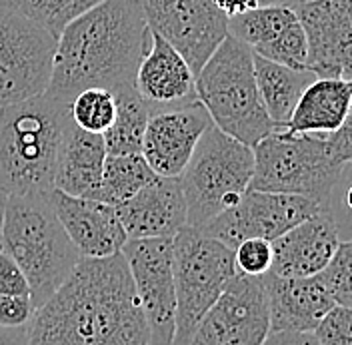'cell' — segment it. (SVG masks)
<instances>
[{"mask_svg": "<svg viewBox=\"0 0 352 345\" xmlns=\"http://www.w3.org/2000/svg\"><path fill=\"white\" fill-rule=\"evenodd\" d=\"M0 296L30 298V287L19 263L0 250Z\"/></svg>", "mask_w": 352, "mask_h": 345, "instance_id": "d6a6232c", "label": "cell"}, {"mask_svg": "<svg viewBox=\"0 0 352 345\" xmlns=\"http://www.w3.org/2000/svg\"><path fill=\"white\" fill-rule=\"evenodd\" d=\"M336 305L351 307L352 303V243L351 239L340 241L338 250L329 263L316 274Z\"/></svg>", "mask_w": 352, "mask_h": 345, "instance_id": "f1b7e54d", "label": "cell"}, {"mask_svg": "<svg viewBox=\"0 0 352 345\" xmlns=\"http://www.w3.org/2000/svg\"><path fill=\"white\" fill-rule=\"evenodd\" d=\"M254 154L250 190L308 198L322 208L332 192L351 178V120L330 134H292L276 130Z\"/></svg>", "mask_w": 352, "mask_h": 345, "instance_id": "3957f363", "label": "cell"}, {"mask_svg": "<svg viewBox=\"0 0 352 345\" xmlns=\"http://www.w3.org/2000/svg\"><path fill=\"white\" fill-rule=\"evenodd\" d=\"M226 30L266 60L307 70V38L294 8H252L228 19Z\"/></svg>", "mask_w": 352, "mask_h": 345, "instance_id": "2e32d148", "label": "cell"}, {"mask_svg": "<svg viewBox=\"0 0 352 345\" xmlns=\"http://www.w3.org/2000/svg\"><path fill=\"white\" fill-rule=\"evenodd\" d=\"M210 126L212 120L200 102L153 114L144 130L140 156L156 176L178 178L184 172L198 140Z\"/></svg>", "mask_w": 352, "mask_h": 345, "instance_id": "9a60e30c", "label": "cell"}, {"mask_svg": "<svg viewBox=\"0 0 352 345\" xmlns=\"http://www.w3.org/2000/svg\"><path fill=\"white\" fill-rule=\"evenodd\" d=\"M254 80L268 118L278 130H285L286 122L307 86L316 78L310 70H298L290 66L266 60L252 52Z\"/></svg>", "mask_w": 352, "mask_h": 345, "instance_id": "cb8c5ba5", "label": "cell"}, {"mask_svg": "<svg viewBox=\"0 0 352 345\" xmlns=\"http://www.w3.org/2000/svg\"><path fill=\"white\" fill-rule=\"evenodd\" d=\"M4 204H6V194L0 190V237H2V217H4Z\"/></svg>", "mask_w": 352, "mask_h": 345, "instance_id": "8d00e7d4", "label": "cell"}, {"mask_svg": "<svg viewBox=\"0 0 352 345\" xmlns=\"http://www.w3.org/2000/svg\"><path fill=\"white\" fill-rule=\"evenodd\" d=\"M197 94L212 124L250 148L278 130L256 88L252 50L232 36H226L198 70Z\"/></svg>", "mask_w": 352, "mask_h": 345, "instance_id": "8992f818", "label": "cell"}, {"mask_svg": "<svg viewBox=\"0 0 352 345\" xmlns=\"http://www.w3.org/2000/svg\"><path fill=\"white\" fill-rule=\"evenodd\" d=\"M258 8H268V6H285V8H294L298 0H256Z\"/></svg>", "mask_w": 352, "mask_h": 345, "instance_id": "d590c367", "label": "cell"}, {"mask_svg": "<svg viewBox=\"0 0 352 345\" xmlns=\"http://www.w3.org/2000/svg\"><path fill=\"white\" fill-rule=\"evenodd\" d=\"M270 333H312L322 316L336 303L316 276L312 278H276L263 276Z\"/></svg>", "mask_w": 352, "mask_h": 345, "instance_id": "44dd1931", "label": "cell"}, {"mask_svg": "<svg viewBox=\"0 0 352 345\" xmlns=\"http://www.w3.org/2000/svg\"><path fill=\"white\" fill-rule=\"evenodd\" d=\"M272 265V241L263 237H248L234 248L236 274L261 278Z\"/></svg>", "mask_w": 352, "mask_h": 345, "instance_id": "f546056e", "label": "cell"}, {"mask_svg": "<svg viewBox=\"0 0 352 345\" xmlns=\"http://www.w3.org/2000/svg\"><path fill=\"white\" fill-rule=\"evenodd\" d=\"M151 32L176 48L198 74L228 36V19L212 0H138Z\"/></svg>", "mask_w": 352, "mask_h": 345, "instance_id": "7c38bea8", "label": "cell"}, {"mask_svg": "<svg viewBox=\"0 0 352 345\" xmlns=\"http://www.w3.org/2000/svg\"><path fill=\"white\" fill-rule=\"evenodd\" d=\"M136 298L151 333V345H173L176 296L173 254L175 237L126 239L122 246Z\"/></svg>", "mask_w": 352, "mask_h": 345, "instance_id": "30bf717a", "label": "cell"}, {"mask_svg": "<svg viewBox=\"0 0 352 345\" xmlns=\"http://www.w3.org/2000/svg\"><path fill=\"white\" fill-rule=\"evenodd\" d=\"M68 104L48 92L0 108V190L6 195L48 194L65 130Z\"/></svg>", "mask_w": 352, "mask_h": 345, "instance_id": "277c9868", "label": "cell"}, {"mask_svg": "<svg viewBox=\"0 0 352 345\" xmlns=\"http://www.w3.org/2000/svg\"><path fill=\"white\" fill-rule=\"evenodd\" d=\"M300 2H310V0H298V4H300Z\"/></svg>", "mask_w": 352, "mask_h": 345, "instance_id": "74e56055", "label": "cell"}, {"mask_svg": "<svg viewBox=\"0 0 352 345\" xmlns=\"http://www.w3.org/2000/svg\"><path fill=\"white\" fill-rule=\"evenodd\" d=\"M263 345H318L312 333H270Z\"/></svg>", "mask_w": 352, "mask_h": 345, "instance_id": "836d02e7", "label": "cell"}, {"mask_svg": "<svg viewBox=\"0 0 352 345\" xmlns=\"http://www.w3.org/2000/svg\"><path fill=\"white\" fill-rule=\"evenodd\" d=\"M318 210L320 208L316 202L302 195L261 192L248 188L234 208L222 212L202 228L195 230L234 250L248 237H263L272 241Z\"/></svg>", "mask_w": 352, "mask_h": 345, "instance_id": "4fadbf2b", "label": "cell"}, {"mask_svg": "<svg viewBox=\"0 0 352 345\" xmlns=\"http://www.w3.org/2000/svg\"><path fill=\"white\" fill-rule=\"evenodd\" d=\"M148 46L151 28L140 2L102 0L60 32L46 92L70 106L87 88L132 86Z\"/></svg>", "mask_w": 352, "mask_h": 345, "instance_id": "7a4b0ae2", "label": "cell"}, {"mask_svg": "<svg viewBox=\"0 0 352 345\" xmlns=\"http://www.w3.org/2000/svg\"><path fill=\"white\" fill-rule=\"evenodd\" d=\"M312 337L318 345H352V311L351 307L334 305L322 316L312 329Z\"/></svg>", "mask_w": 352, "mask_h": 345, "instance_id": "4dcf8cb0", "label": "cell"}, {"mask_svg": "<svg viewBox=\"0 0 352 345\" xmlns=\"http://www.w3.org/2000/svg\"><path fill=\"white\" fill-rule=\"evenodd\" d=\"M134 90L151 116L198 102L197 74L176 48L154 32H151V46L136 68Z\"/></svg>", "mask_w": 352, "mask_h": 345, "instance_id": "e0dca14e", "label": "cell"}, {"mask_svg": "<svg viewBox=\"0 0 352 345\" xmlns=\"http://www.w3.org/2000/svg\"><path fill=\"white\" fill-rule=\"evenodd\" d=\"M340 241L344 237L336 222L318 210L272 239L270 274L276 278H312L332 259Z\"/></svg>", "mask_w": 352, "mask_h": 345, "instance_id": "ac0fdd59", "label": "cell"}, {"mask_svg": "<svg viewBox=\"0 0 352 345\" xmlns=\"http://www.w3.org/2000/svg\"><path fill=\"white\" fill-rule=\"evenodd\" d=\"M307 38V70L316 78H352V0L294 6Z\"/></svg>", "mask_w": 352, "mask_h": 345, "instance_id": "5bb4252c", "label": "cell"}, {"mask_svg": "<svg viewBox=\"0 0 352 345\" xmlns=\"http://www.w3.org/2000/svg\"><path fill=\"white\" fill-rule=\"evenodd\" d=\"M30 324L21 327H2L0 325V345H28Z\"/></svg>", "mask_w": 352, "mask_h": 345, "instance_id": "e575fe53", "label": "cell"}, {"mask_svg": "<svg viewBox=\"0 0 352 345\" xmlns=\"http://www.w3.org/2000/svg\"><path fill=\"white\" fill-rule=\"evenodd\" d=\"M28 345H151L122 252L80 258L68 280L34 311Z\"/></svg>", "mask_w": 352, "mask_h": 345, "instance_id": "6da1fadb", "label": "cell"}, {"mask_svg": "<svg viewBox=\"0 0 352 345\" xmlns=\"http://www.w3.org/2000/svg\"><path fill=\"white\" fill-rule=\"evenodd\" d=\"M352 84L344 78H314L298 98L285 130L292 134H330L351 120Z\"/></svg>", "mask_w": 352, "mask_h": 345, "instance_id": "603a6c76", "label": "cell"}, {"mask_svg": "<svg viewBox=\"0 0 352 345\" xmlns=\"http://www.w3.org/2000/svg\"><path fill=\"white\" fill-rule=\"evenodd\" d=\"M50 204L80 258L114 256L129 239L114 208L104 202L52 190Z\"/></svg>", "mask_w": 352, "mask_h": 345, "instance_id": "d6986e66", "label": "cell"}, {"mask_svg": "<svg viewBox=\"0 0 352 345\" xmlns=\"http://www.w3.org/2000/svg\"><path fill=\"white\" fill-rule=\"evenodd\" d=\"M252 148L220 132L214 124L202 134L184 172L178 176L186 200V226L202 228L234 208L250 188Z\"/></svg>", "mask_w": 352, "mask_h": 345, "instance_id": "52a82bcc", "label": "cell"}, {"mask_svg": "<svg viewBox=\"0 0 352 345\" xmlns=\"http://www.w3.org/2000/svg\"><path fill=\"white\" fill-rule=\"evenodd\" d=\"M112 94L116 102V112H114L112 124L102 134L107 154H112V156L140 154L151 112L146 110L144 102L136 94L134 84L116 88L112 90Z\"/></svg>", "mask_w": 352, "mask_h": 345, "instance_id": "d4e9b609", "label": "cell"}, {"mask_svg": "<svg viewBox=\"0 0 352 345\" xmlns=\"http://www.w3.org/2000/svg\"><path fill=\"white\" fill-rule=\"evenodd\" d=\"M56 40L43 26L0 0V108L46 92Z\"/></svg>", "mask_w": 352, "mask_h": 345, "instance_id": "9c48e42d", "label": "cell"}, {"mask_svg": "<svg viewBox=\"0 0 352 345\" xmlns=\"http://www.w3.org/2000/svg\"><path fill=\"white\" fill-rule=\"evenodd\" d=\"M36 307L30 298L19 296H0V325L2 327H21L28 325L34 318Z\"/></svg>", "mask_w": 352, "mask_h": 345, "instance_id": "1f68e13d", "label": "cell"}, {"mask_svg": "<svg viewBox=\"0 0 352 345\" xmlns=\"http://www.w3.org/2000/svg\"><path fill=\"white\" fill-rule=\"evenodd\" d=\"M114 212L129 239L175 237L186 228V200L178 178L156 176Z\"/></svg>", "mask_w": 352, "mask_h": 345, "instance_id": "ffe728a7", "label": "cell"}, {"mask_svg": "<svg viewBox=\"0 0 352 345\" xmlns=\"http://www.w3.org/2000/svg\"><path fill=\"white\" fill-rule=\"evenodd\" d=\"M70 120L74 126L92 134H104L114 120V94L104 88H87L70 102Z\"/></svg>", "mask_w": 352, "mask_h": 345, "instance_id": "83f0119b", "label": "cell"}, {"mask_svg": "<svg viewBox=\"0 0 352 345\" xmlns=\"http://www.w3.org/2000/svg\"><path fill=\"white\" fill-rule=\"evenodd\" d=\"M0 250L19 263L36 309L80 261L78 250L52 210L50 192L6 195Z\"/></svg>", "mask_w": 352, "mask_h": 345, "instance_id": "5b68a950", "label": "cell"}, {"mask_svg": "<svg viewBox=\"0 0 352 345\" xmlns=\"http://www.w3.org/2000/svg\"><path fill=\"white\" fill-rule=\"evenodd\" d=\"M26 19L43 26L54 38L60 36L70 22L88 12L102 0H6Z\"/></svg>", "mask_w": 352, "mask_h": 345, "instance_id": "4316f807", "label": "cell"}, {"mask_svg": "<svg viewBox=\"0 0 352 345\" xmlns=\"http://www.w3.org/2000/svg\"><path fill=\"white\" fill-rule=\"evenodd\" d=\"M156 174L151 170L146 160L140 154H126V156H112L107 154L100 188H98V202H104L112 208L120 206L129 198L151 184Z\"/></svg>", "mask_w": 352, "mask_h": 345, "instance_id": "484cf974", "label": "cell"}, {"mask_svg": "<svg viewBox=\"0 0 352 345\" xmlns=\"http://www.w3.org/2000/svg\"><path fill=\"white\" fill-rule=\"evenodd\" d=\"M104 160L107 148L102 134L80 130L70 120L58 150L54 190L74 198L98 200Z\"/></svg>", "mask_w": 352, "mask_h": 345, "instance_id": "7402d4cb", "label": "cell"}, {"mask_svg": "<svg viewBox=\"0 0 352 345\" xmlns=\"http://www.w3.org/2000/svg\"><path fill=\"white\" fill-rule=\"evenodd\" d=\"M270 335L263 276L234 274L204 313L190 345H263Z\"/></svg>", "mask_w": 352, "mask_h": 345, "instance_id": "8fae6325", "label": "cell"}, {"mask_svg": "<svg viewBox=\"0 0 352 345\" xmlns=\"http://www.w3.org/2000/svg\"><path fill=\"white\" fill-rule=\"evenodd\" d=\"M173 272L176 296L173 345H190L200 320L236 274L234 250L186 226L175 236Z\"/></svg>", "mask_w": 352, "mask_h": 345, "instance_id": "ba28073f", "label": "cell"}]
</instances>
